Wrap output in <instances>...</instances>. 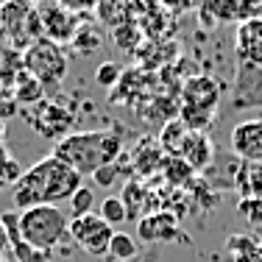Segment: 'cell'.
Here are the masks:
<instances>
[{
	"label": "cell",
	"instance_id": "603a6c76",
	"mask_svg": "<svg viewBox=\"0 0 262 262\" xmlns=\"http://www.w3.org/2000/svg\"><path fill=\"white\" fill-rule=\"evenodd\" d=\"M23 173H26V170L17 165V159L9 154V148L0 142V184H9V182L17 184L23 179Z\"/></svg>",
	"mask_w": 262,
	"mask_h": 262
},
{
	"label": "cell",
	"instance_id": "30bf717a",
	"mask_svg": "<svg viewBox=\"0 0 262 262\" xmlns=\"http://www.w3.org/2000/svg\"><path fill=\"white\" fill-rule=\"evenodd\" d=\"M39 17H42V34H45V39L59 42V45L73 42V36H76L78 28L84 26V23H81L84 17L67 11L64 6H48V9H39Z\"/></svg>",
	"mask_w": 262,
	"mask_h": 262
},
{
	"label": "cell",
	"instance_id": "6da1fadb",
	"mask_svg": "<svg viewBox=\"0 0 262 262\" xmlns=\"http://www.w3.org/2000/svg\"><path fill=\"white\" fill-rule=\"evenodd\" d=\"M81 173H76L70 165H64L61 159L42 157L36 165H31L23 179L14 184L11 190V201L17 204V209H31L39 204H56L59 201H70L76 195V190H81Z\"/></svg>",
	"mask_w": 262,
	"mask_h": 262
},
{
	"label": "cell",
	"instance_id": "7402d4cb",
	"mask_svg": "<svg viewBox=\"0 0 262 262\" xmlns=\"http://www.w3.org/2000/svg\"><path fill=\"white\" fill-rule=\"evenodd\" d=\"M120 81H123V67L117 64V61H103V64H98L95 84L101 86V90H115Z\"/></svg>",
	"mask_w": 262,
	"mask_h": 262
},
{
	"label": "cell",
	"instance_id": "9c48e42d",
	"mask_svg": "<svg viewBox=\"0 0 262 262\" xmlns=\"http://www.w3.org/2000/svg\"><path fill=\"white\" fill-rule=\"evenodd\" d=\"M137 237L148 246L154 243H170V240H182V226H179V217L167 209L151 212V215H142L137 223Z\"/></svg>",
	"mask_w": 262,
	"mask_h": 262
},
{
	"label": "cell",
	"instance_id": "44dd1931",
	"mask_svg": "<svg viewBox=\"0 0 262 262\" xmlns=\"http://www.w3.org/2000/svg\"><path fill=\"white\" fill-rule=\"evenodd\" d=\"M162 170H165V176H167V182H170V184H187L192 179V173H195L184 159H179V157H165Z\"/></svg>",
	"mask_w": 262,
	"mask_h": 262
},
{
	"label": "cell",
	"instance_id": "484cf974",
	"mask_svg": "<svg viewBox=\"0 0 262 262\" xmlns=\"http://www.w3.org/2000/svg\"><path fill=\"white\" fill-rule=\"evenodd\" d=\"M142 198H145V190H142V184L131 179V182L126 184V192H123V204H126V209H128V217L140 215Z\"/></svg>",
	"mask_w": 262,
	"mask_h": 262
},
{
	"label": "cell",
	"instance_id": "4dcf8cb0",
	"mask_svg": "<svg viewBox=\"0 0 262 262\" xmlns=\"http://www.w3.org/2000/svg\"><path fill=\"white\" fill-rule=\"evenodd\" d=\"M0 48H9V28H6L3 9H0Z\"/></svg>",
	"mask_w": 262,
	"mask_h": 262
},
{
	"label": "cell",
	"instance_id": "e0dca14e",
	"mask_svg": "<svg viewBox=\"0 0 262 262\" xmlns=\"http://www.w3.org/2000/svg\"><path fill=\"white\" fill-rule=\"evenodd\" d=\"M187 134H190V128L179 117H170L165 123V128L159 131V148L165 151V157H179V148L187 140Z\"/></svg>",
	"mask_w": 262,
	"mask_h": 262
},
{
	"label": "cell",
	"instance_id": "d4e9b609",
	"mask_svg": "<svg viewBox=\"0 0 262 262\" xmlns=\"http://www.w3.org/2000/svg\"><path fill=\"white\" fill-rule=\"evenodd\" d=\"M237 212L246 217L248 226L262 229V198H240L237 201Z\"/></svg>",
	"mask_w": 262,
	"mask_h": 262
},
{
	"label": "cell",
	"instance_id": "5bb4252c",
	"mask_svg": "<svg viewBox=\"0 0 262 262\" xmlns=\"http://www.w3.org/2000/svg\"><path fill=\"white\" fill-rule=\"evenodd\" d=\"M198 20L204 28H217L221 23L243 20V0H201Z\"/></svg>",
	"mask_w": 262,
	"mask_h": 262
},
{
	"label": "cell",
	"instance_id": "1f68e13d",
	"mask_svg": "<svg viewBox=\"0 0 262 262\" xmlns=\"http://www.w3.org/2000/svg\"><path fill=\"white\" fill-rule=\"evenodd\" d=\"M36 9H48V6H61V0H31Z\"/></svg>",
	"mask_w": 262,
	"mask_h": 262
},
{
	"label": "cell",
	"instance_id": "d6a6232c",
	"mask_svg": "<svg viewBox=\"0 0 262 262\" xmlns=\"http://www.w3.org/2000/svg\"><path fill=\"white\" fill-rule=\"evenodd\" d=\"M3 131H6V120L0 117V142H3Z\"/></svg>",
	"mask_w": 262,
	"mask_h": 262
},
{
	"label": "cell",
	"instance_id": "836d02e7",
	"mask_svg": "<svg viewBox=\"0 0 262 262\" xmlns=\"http://www.w3.org/2000/svg\"><path fill=\"white\" fill-rule=\"evenodd\" d=\"M0 262H3V257H0Z\"/></svg>",
	"mask_w": 262,
	"mask_h": 262
},
{
	"label": "cell",
	"instance_id": "f1b7e54d",
	"mask_svg": "<svg viewBox=\"0 0 262 262\" xmlns=\"http://www.w3.org/2000/svg\"><path fill=\"white\" fill-rule=\"evenodd\" d=\"M103 0H61V6H64L67 11H73V14H90L92 9H101Z\"/></svg>",
	"mask_w": 262,
	"mask_h": 262
},
{
	"label": "cell",
	"instance_id": "ba28073f",
	"mask_svg": "<svg viewBox=\"0 0 262 262\" xmlns=\"http://www.w3.org/2000/svg\"><path fill=\"white\" fill-rule=\"evenodd\" d=\"M229 109L232 112L262 109V67L259 64L237 61L232 95H229Z\"/></svg>",
	"mask_w": 262,
	"mask_h": 262
},
{
	"label": "cell",
	"instance_id": "52a82bcc",
	"mask_svg": "<svg viewBox=\"0 0 262 262\" xmlns=\"http://www.w3.org/2000/svg\"><path fill=\"white\" fill-rule=\"evenodd\" d=\"M67 237L78 248H84L86 254H92V257H106L112 246V237H115V229L101 215L92 212V215H84V217H70Z\"/></svg>",
	"mask_w": 262,
	"mask_h": 262
},
{
	"label": "cell",
	"instance_id": "ffe728a7",
	"mask_svg": "<svg viewBox=\"0 0 262 262\" xmlns=\"http://www.w3.org/2000/svg\"><path fill=\"white\" fill-rule=\"evenodd\" d=\"M101 217L109 226H123V223L128 221V209H126V204H123V198H117V195L103 198L101 201Z\"/></svg>",
	"mask_w": 262,
	"mask_h": 262
},
{
	"label": "cell",
	"instance_id": "83f0119b",
	"mask_svg": "<svg viewBox=\"0 0 262 262\" xmlns=\"http://www.w3.org/2000/svg\"><path fill=\"white\" fill-rule=\"evenodd\" d=\"M120 165H123V157L117 159V162H112V165L101 167V170L92 176V179H95V184H98V187H112V184H115V179L120 176Z\"/></svg>",
	"mask_w": 262,
	"mask_h": 262
},
{
	"label": "cell",
	"instance_id": "4fadbf2b",
	"mask_svg": "<svg viewBox=\"0 0 262 262\" xmlns=\"http://www.w3.org/2000/svg\"><path fill=\"white\" fill-rule=\"evenodd\" d=\"M179 159H184L192 170H204L212 159H215V145L204 131H190L187 140L179 148Z\"/></svg>",
	"mask_w": 262,
	"mask_h": 262
},
{
	"label": "cell",
	"instance_id": "4316f807",
	"mask_svg": "<svg viewBox=\"0 0 262 262\" xmlns=\"http://www.w3.org/2000/svg\"><path fill=\"white\" fill-rule=\"evenodd\" d=\"M112 39H115L123 51H131V48L137 45V39H140V34H137V28L131 26V23H120V26L115 28V34H112Z\"/></svg>",
	"mask_w": 262,
	"mask_h": 262
},
{
	"label": "cell",
	"instance_id": "8992f818",
	"mask_svg": "<svg viewBox=\"0 0 262 262\" xmlns=\"http://www.w3.org/2000/svg\"><path fill=\"white\" fill-rule=\"evenodd\" d=\"M3 17H6V28H9V45L28 51L34 42H39L42 36V17L31 0H6L3 6Z\"/></svg>",
	"mask_w": 262,
	"mask_h": 262
},
{
	"label": "cell",
	"instance_id": "2e32d148",
	"mask_svg": "<svg viewBox=\"0 0 262 262\" xmlns=\"http://www.w3.org/2000/svg\"><path fill=\"white\" fill-rule=\"evenodd\" d=\"M226 251L232 262H262V243L251 240L246 234L226 237Z\"/></svg>",
	"mask_w": 262,
	"mask_h": 262
},
{
	"label": "cell",
	"instance_id": "f546056e",
	"mask_svg": "<svg viewBox=\"0 0 262 262\" xmlns=\"http://www.w3.org/2000/svg\"><path fill=\"white\" fill-rule=\"evenodd\" d=\"M9 251V229H6V223H3V217H0V257Z\"/></svg>",
	"mask_w": 262,
	"mask_h": 262
},
{
	"label": "cell",
	"instance_id": "5b68a950",
	"mask_svg": "<svg viewBox=\"0 0 262 262\" xmlns=\"http://www.w3.org/2000/svg\"><path fill=\"white\" fill-rule=\"evenodd\" d=\"M23 67H26L28 73H34L45 86H59L61 81L67 78L70 61H67V51L59 42H51V39L42 36V39L34 42L28 51H23Z\"/></svg>",
	"mask_w": 262,
	"mask_h": 262
},
{
	"label": "cell",
	"instance_id": "7a4b0ae2",
	"mask_svg": "<svg viewBox=\"0 0 262 262\" xmlns=\"http://www.w3.org/2000/svg\"><path fill=\"white\" fill-rule=\"evenodd\" d=\"M123 142L115 131H78L56 142L53 157L70 165L81 176H95L101 167L120 159Z\"/></svg>",
	"mask_w": 262,
	"mask_h": 262
},
{
	"label": "cell",
	"instance_id": "cb8c5ba5",
	"mask_svg": "<svg viewBox=\"0 0 262 262\" xmlns=\"http://www.w3.org/2000/svg\"><path fill=\"white\" fill-rule=\"evenodd\" d=\"M92 207H95V192H92V187H81V190H76V195L70 198V217L92 215Z\"/></svg>",
	"mask_w": 262,
	"mask_h": 262
},
{
	"label": "cell",
	"instance_id": "d6986e66",
	"mask_svg": "<svg viewBox=\"0 0 262 262\" xmlns=\"http://www.w3.org/2000/svg\"><path fill=\"white\" fill-rule=\"evenodd\" d=\"M137 254H140V243L126 232H115L112 246H109V257L117 259V262H128V259H134Z\"/></svg>",
	"mask_w": 262,
	"mask_h": 262
},
{
	"label": "cell",
	"instance_id": "7c38bea8",
	"mask_svg": "<svg viewBox=\"0 0 262 262\" xmlns=\"http://www.w3.org/2000/svg\"><path fill=\"white\" fill-rule=\"evenodd\" d=\"M234 53L243 64H259L262 67V17H246L240 20L234 34Z\"/></svg>",
	"mask_w": 262,
	"mask_h": 262
},
{
	"label": "cell",
	"instance_id": "9a60e30c",
	"mask_svg": "<svg viewBox=\"0 0 262 262\" xmlns=\"http://www.w3.org/2000/svg\"><path fill=\"white\" fill-rule=\"evenodd\" d=\"M45 90H48V86L42 84V81L36 78L34 73H28L26 67H23V70H17V76L11 78V95H14V101L23 103V106H36V103H42Z\"/></svg>",
	"mask_w": 262,
	"mask_h": 262
},
{
	"label": "cell",
	"instance_id": "3957f363",
	"mask_svg": "<svg viewBox=\"0 0 262 262\" xmlns=\"http://www.w3.org/2000/svg\"><path fill=\"white\" fill-rule=\"evenodd\" d=\"M70 217L56 204H39L31 209H17V234L34 251L51 254L56 246L67 240Z\"/></svg>",
	"mask_w": 262,
	"mask_h": 262
},
{
	"label": "cell",
	"instance_id": "277c9868",
	"mask_svg": "<svg viewBox=\"0 0 262 262\" xmlns=\"http://www.w3.org/2000/svg\"><path fill=\"white\" fill-rule=\"evenodd\" d=\"M221 106V84L212 76H190L179 90V120L190 131H204Z\"/></svg>",
	"mask_w": 262,
	"mask_h": 262
},
{
	"label": "cell",
	"instance_id": "ac0fdd59",
	"mask_svg": "<svg viewBox=\"0 0 262 262\" xmlns=\"http://www.w3.org/2000/svg\"><path fill=\"white\" fill-rule=\"evenodd\" d=\"M70 45L76 48V53H81V56L95 53L98 48L103 45V34H101V28H98V26H81L78 34L73 36Z\"/></svg>",
	"mask_w": 262,
	"mask_h": 262
},
{
	"label": "cell",
	"instance_id": "8fae6325",
	"mask_svg": "<svg viewBox=\"0 0 262 262\" xmlns=\"http://www.w3.org/2000/svg\"><path fill=\"white\" fill-rule=\"evenodd\" d=\"M232 151L240 162H262V117L240 120L232 128Z\"/></svg>",
	"mask_w": 262,
	"mask_h": 262
}]
</instances>
